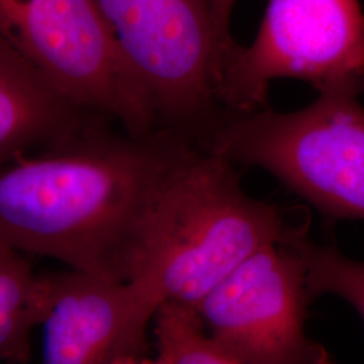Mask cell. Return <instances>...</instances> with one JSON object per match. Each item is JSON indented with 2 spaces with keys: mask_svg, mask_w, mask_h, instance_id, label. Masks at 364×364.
<instances>
[{
  "mask_svg": "<svg viewBox=\"0 0 364 364\" xmlns=\"http://www.w3.org/2000/svg\"><path fill=\"white\" fill-rule=\"evenodd\" d=\"M162 299L149 275L126 282L72 269L38 275L42 362L153 363L149 328Z\"/></svg>",
  "mask_w": 364,
  "mask_h": 364,
  "instance_id": "8",
  "label": "cell"
},
{
  "mask_svg": "<svg viewBox=\"0 0 364 364\" xmlns=\"http://www.w3.org/2000/svg\"><path fill=\"white\" fill-rule=\"evenodd\" d=\"M0 37L78 109L117 120L132 135L156 130L95 0H0Z\"/></svg>",
  "mask_w": 364,
  "mask_h": 364,
  "instance_id": "5",
  "label": "cell"
},
{
  "mask_svg": "<svg viewBox=\"0 0 364 364\" xmlns=\"http://www.w3.org/2000/svg\"><path fill=\"white\" fill-rule=\"evenodd\" d=\"M308 82L318 95L364 92V13L360 0H269L257 37L235 45L223 102L230 115L267 107L274 80Z\"/></svg>",
  "mask_w": 364,
  "mask_h": 364,
  "instance_id": "6",
  "label": "cell"
},
{
  "mask_svg": "<svg viewBox=\"0 0 364 364\" xmlns=\"http://www.w3.org/2000/svg\"><path fill=\"white\" fill-rule=\"evenodd\" d=\"M38 318V275L22 251L0 237V360L26 363Z\"/></svg>",
  "mask_w": 364,
  "mask_h": 364,
  "instance_id": "10",
  "label": "cell"
},
{
  "mask_svg": "<svg viewBox=\"0 0 364 364\" xmlns=\"http://www.w3.org/2000/svg\"><path fill=\"white\" fill-rule=\"evenodd\" d=\"M208 151L269 171L329 219L364 220V107L356 96L318 95L291 112L231 115Z\"/></svg>",
  "mask_w": 364,
  "mask_h": 364,
  "instance_id": "4",
  "label": "cell"
},
{
  "mask_svg": "<svg viewBox=\"0 0 364 364\" xmlns=\"http://www.w3.org/2000/svg\"><path fill=\"white\" fill-rule=\"evenodd\" d=\"M235 3L236 0H212L216 25L220 31L221 37L228 42L234 41L231 36L230 25H231V15H232Z\"/></svg>",
  "mask_w": 364,
  "mask_h": 364,
  "instance_id": "13",
  "label": "cell"
},
{
  "mask_svg": "<svg viewBox=\"0 0 364 364\" xmlns=\"http://www.w3.org/2000/svg\"><path fill=\"white\" fill-rule=\"evenodd\" d=\"M97 117L69 103L0 37V169L69 144Z\"/></svg>",
  "mask_w": 364,
  "mask_h": 364,
  "instance_id": "9",
  "label": "cell"
},
{
  "mask_svg": "<svg viewBox=\"0 0 364 364\" xmlns=\"http://www.w3.org/2000/svg\"><path fill=\"white\" fill-rule=\"evenodd\" d=\"M156 364H236L212 336L196 304L164 299L153 316Z\"/></svg>",
  "mask_w": 364,
  "mask_h": 364,
  "instance_id": "11",
  "label": "cell"
},
{
  "mask_svg": "<svg viewBox=\"0 0 364 364\" xmlns=\"http://www.w3.org/2000/svg\"><path fill=\"white\" fill-rule=\"evenodd\" d=\"M289 239L254 252L196 302L236 364L332 362L326 347L306 333L313 299L305 263Z\"/></svg>",
  "mask_w": 364,
  "mask_h": 364,
  "instance_id": "7",
  "label": "cell"
},
{
  "mask_svg": "<svg viewBox=\"0 0 364 364\" xmlns=\"http://www.w3.org/2000/svg\"><path fill=\"white\" fill-rule=\"evenodd\" d=\"M306 267V284L312 299L335 296L348 302L364 321V260L346 257L338 250L316 245L306 227L290 237Z\"/></svg>",
  "mask_w": 364,
  "mask_h": 364,
  "instance_id": "12",
  "label": "cell"
},
{
  "mask_svg": "<svg viewBox=\"0 0 364 364\" xmlns=\"http://www.w3.org/2000/svg\"><path fill=\"white\" fill-rule=\"evenodd\" d=\"M299 228L245 192L234 162L198 151L158 208L142 275L164 299L196 304L254 252Z\"/></svg>",
  "mask_w": 364,
  "mask_h": 364,
  "instance_id": "2",
  "label": "cell"
},
{
  "mask_svg": "<svg viewBox=\"0 0 364 364\" xmlns=\"http://www.w3.org/2000/svg\"><path fill=\"white\" fill-rule=\"evenodd\" d=\"M97 117L58 149L0 169V237L109 281L144 273L156 212L198 151L166 130L115 132Z\"/></svg>",
  "mask_w": 364,
  "mask_h": 364,
  "instance_id": "1",
  "label": "cell"
},
{
  "mask_svg": "<svg viewBox=\"0 0 364 364\" xmlns=\"http://www.w3.org/2000/svg\"><path fill=\"white\" fill-rule=\"evenodd\" d=\"M111 36L166 130L208 151L230 117L225 66L236 42L221 37L212 0H95Z\"/></svg>",
  "mask_w": 364,
  "mask_h": 364,
  "instance_id": "3",
  "label": "cell"
}]
</instances>
